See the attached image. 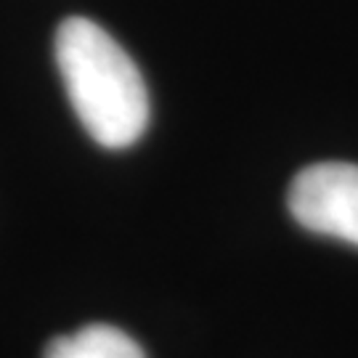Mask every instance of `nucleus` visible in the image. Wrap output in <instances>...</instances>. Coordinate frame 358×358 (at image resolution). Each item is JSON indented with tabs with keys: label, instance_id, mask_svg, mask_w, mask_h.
<instances>
[{
	"label": "nucleus",
	"instance_id": "f257e3e1",
	"mask_svg": "<svg viewBox=\"0 0 358 358\" xmlns=\"http://www.w3.org/2000/svg\"><path fill=\"white\" fill-rule=\"evenodd\" d=\"M77 120L103 149H128L149 128V90L136 62L99 22L69 16L53 40Z\"/></svg>",
	"mask_w": 358,
	"mask_h": 358
},
{
	"label": "nucleus",
	"instance_id": "f03ea898",
	"mask_svg": "<svg viewBox=\"0 0 358 358\" xmlns=\"http://www.w3.org/2000/svg\"><path fill=\"white\" fill-rule=\"evenodd\" d=\"M287 205L306 231L358 247V165L316 162L294 176Z\"/></svg>",
	"mask_w": 358,
	"mask_h": 358
},
{
	"label": "nucleus",
	"instance_id": "7ed1b4c3",
	"mask_svg": "<svg viewBox=\"0 0 358 358\" xmlns=\"http://www.w3.org/2000/svg\"><path fill=\"white\" fill-rule=\"evenodd\" d=\"M45 358H146V353L130 334L112 324H88L51 340Z\"/></svg>",
	"mask_w": 358,
	"mask_h": 358
}]
</instances>
